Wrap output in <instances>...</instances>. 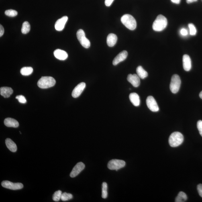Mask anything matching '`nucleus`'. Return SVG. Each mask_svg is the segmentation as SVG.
<instances>
[{
    "label": "nucleus",
    "mask_w": 202,
    "mask_h": 202,
    "mask_svg": "<svg viewBox=\"0 0 202 202\" xmlns=\"http://www.w3.org/2000/svg\"><path fill=\"white\" fill-rule=\"evenodd\" d=\"M167 20L165 17L162 15H158L153 24V30L156 32H160L165 29L167 26Z\"/></svg>",
    "instance_id": "1"
},
{
    "label": "nucleus",
    "mask_w": 202,
    "mask_h": 202,
    "mask_svg": "<svg viewBox=\"0 0 202 202\" xmlns=\"http://www.w3.org/2000/svg\"><path fill=\"white\" fill-rule=\"evenodd\" d=\"M121 20L122 23L129 30H133L136 29V21L132 15L127 14L124 15L121 17Z\"/></svg>",
    "instance_id": "2"
},
{
    "label": "nucleus",
    "mask_w": 202,
    "mask_h": 202,
    "mask_svg": "<svg viewBox=\"0 0 202 202\" xmlns=\"http://www.w3.org/2000/svg\"><path fill=\"white\" fill-rule=\"evenodd\" d=\"M184 140V137L182 133L179 132L172 133L169 137L168 142L172 147H176L181 145Z\"/></svg>",
    "instance_id": "3"
},
{
    "label": "nucleus",
    "mask_w": 202,
    "mask_h": 202,
    "mask_svg": "<svg viewBox=\"0 0 202 202\" xmlns=\"http://www.w3.org/2000/svg\"><path fill=\"white\" fill-rule=\"evenodd\" d=\"M55 79L51 76H43L39 80L37 85L41 89H46L53 87L55 85Z\"/></svg>",
    "instance_id": "4"
},
{
    "label": "nucleus",
    "mask_w": 202,
    "mask_h": 202,
    "mask_svg": "<svg viewBox=\"0 0 202 202\" xmlns=\"http://www.w3.org/2000/svg\"><path fill=\"white\" fill-rule=\"evenodd\" d=\"M181 80L177 74H174L172 76L170 84V89L172 93H177L180 89L181 85Z\"/></svg>",
    "instance_id": "5"
},
{
    "label": "nucleus",
    "mask_w": 202,
    "mask_h": 202,
    "mask_svg": "<svg viewBox=\"0 0 202 202\" xmlns=\"http://www.w3.org/2000/svg\"><path fill=\"white\" fill-rule=\"evenodd\" d=\"M78 40L82 46L85 48H89L90 46V42L85 37V33L82 29H79L76 33Z\"/></svg>",
    "instance_id": "6"
},
{
    "label": "nucleus",
    "mask_w": 202,
    "mask_h": 202,
    "mask_svg": "<svg viewBox=\"0 0 202 202\" xmlns=\"http://www.w3.org/2000/svg\"><path fill=\"white\" fill-rule=\"evenodd\" d=\"M125 166V162L124 161L114 159L109 161L107 164V167L111 170L117 171Z\"/></svg>",
    "instance_id": "7"
},
{
    "label": "nucleus",
    "mask_w": 202,
    "mask_h": 202,
    "mask_svg": "<svg viewBox=\"0 0 202 202\" xmlns=\"http://www.w3.org/2000/svg\"><path fill=\"white\" fill-rule=\"evenodd\" d=\"M1 185L4 188L13 190L21 189L23 188V184L21 183H14L7 180L2 182Z\"/></svg>",
    "instance_id": "8"
},
{
    "label": "nucleus",
    "mask_w": 202,
    "mask_h": 202,
    "mask_svg": "<svg viewBox=\"0 0 202 202\" xmlns=\"http://www.w3.org/2000/svg\"><path fill=\"white\" fill-rule=\"evenodd\" d=\"M146 103L147 106L151 111L154 112H156L159 111V108L157 103L153 97L152 96H149L147 97Z\"/></svg>",
    "instance_id": "9"
},
{
    "label": "nucleus",
    "mask_w": 202,
    "mask_h": 202,
    "mask_svg": "<svg viewBox=\"0 0 202 202\" xmlns=\"http://www.w3.org/2000/svg\"><path fill=\"white\" fill-rule=\"evenodd\" d=\"M85 167V165L83 162H79L74 167L73 170L70 173V176L73 178L78 176Z\"/></svg>",
    "instance_id": "10"
},
{
    "label": "nucleus",
    "mask_w": 202,
    "mask_h": 202,
    "mask_svg": "<svg viewBox=\"0 0 202 202\" xmlns=\"http://www.w3.org/2000/svg\"><path fill=\"white\" fill-rule=\"evenodd\" d=\"M86 87V84L84 82H81L76 86L72 92V96L76 98L81 95Z\"/></svg>",
    "instance_id": "11"
},
{
    "label": "nucleus",
    "mask_w": 202,
    "mask_h": 202,
    "mask_svg": "<svg viewBox=\"0 0 202 202\" xmlns=\"http://www.w3.org/2000/svg\"><path fill=\"white\" fill-rule=\"evenodd\" d=\"M140 78L137 74H129L127 76V79L132 84L133 87H138L140 85Z\"/></svg>",
    "instance_id": "12"
},
{
    "label": "nucleus",
    "mask_w": 202,
    "mask_h": 202,
    "mask_svg": "<svg viewBox=\"0 0 202 202\" xmlns=\"http://www.w3.org/2000/svg\"><path fill=\"white\" fill-rule=\"evenodd\" d=\"M68 18L67 16H65L58 19L55 25V28L56 30L58 31L63 30L67 21L68 20Z\"/></svg>",
    "instance_id": "13"
},
{
    "label": "nucleus",
    "mask_w": 202,
    "mask_h": 202,
    "mask_svg": "<svg viewBox=\"0 0 202 202\" xmlns=\"http://www.w3.org/2000/svg\"><path fill=\"white\" fill-rule=\"evenodd\" d=\"M128 56V52L126 51H123L119 53L115 57L113 61V64L116 66L120 62L123 61L126 59Z\"/></svg>",
    "instance_id": "14"
},
{
    "label": "nucleus",
    "mask_w": 202,
    "mask_h": 202,
    "mask_svg": "<svg viewBox=\"0 0 202 202\" xmlns=\"http://www.w3.org/2000/svg\"><path fill=\"white\" fill-rule=\"evenodd\" d=\"M183 64L184 69L186 71H189L192 67L191 60L190 57L187 54L184 55L183 57Z\"/></svg>",
    "instance_id": "15"
},
{
    "label": "nucleus",
    "mask_w": 202,
    "mask_h": 202,
    "mask_svg": "<svg viewBox=\"0 0 202 202\" xmlns=\"http://www.w3.org/2000/svg\"><path fill=\"white\" fill-rule=\"evenodd\" d=\"M54 54L55 57L61 60H64L68 57V54L65 51L57 49L54 52Z\"/></svg>",
    "instance_id": "16"
},
{
    "label": "nucleus",
    "mask_w": 202,
    "mask_h": 202,
    "mask_svg": "<svg viewBox=\"0 0 202 202\" xmlns=\"http://www.w3.org/2000/svg\"><path fill=\"white\" fill-rule=\"evenodd\" d=\"M5 126L9 127L17 128L19 125V123L15 119L10 117L6 118L4 121Z\"/></svg>",
    "instance_id": "17"
},
{
    "label": "nucleus",
    "mask_w": 202,
    "mask_h": 202,
    "mask_svg": "<svg viewBox=\"0 0 202 202\" xmlns=\"http://www.w3.org/2000/svg\"><path fill=\"white\" fill-rule=\"evenodd\" d=\"M129 99L131 103L135 106H138L140 105V97L136 93H131L129 95Z\"/></svg>",
    "instance_id": "18"
},
{
    "label": "nucleus",
    "mask_w": 202,
    "mask_h": 202,
    "mask_svg": "<svg viewBox=\"0 0 202 202\" xmlns=\"http://www.w3.org/2000/svg\"><path fill=\"white\" fill-rule=\"evenodd\" d=\"M13 93V90L10 87H2L0 89V94L4 98H8Z\"/></svg>",
    "instance_id": "19"
},
{
    "label": "nucleus",
    "mask_w": 202,
    "mask_h": 202,
    "mask_svg": "<svg viewBox=\"0 0 202 202\" xmlns=\"http://www.w3.org/2000/svg\"><path fill=\"white\" fill-rule=\"evenodd\" d=\"M117 36L116 35L110 33L107 37V44L108 46L110 47H113L116 44L117 41Z\"/></svg>",
    "instance_id": "20"
},
{
    "label": "nucleus",
    "mask_w": 202,
    "mask_h": 202,
    "mask_svg": "<svg viewBox=\"0 0 202 202\" xmlns=\"http://www.w3.org/2000/svg\"><path fill=\"white\" fill-rule=\"evenodd\" d=\"M6 145L7 148L12 152H15L17 150L16 144L10 139L7 138L5 140Z\"/></svg>",
    "instance_id": "21"
},
{
    "label": "nucleus",
    "mask_w": 202,
    "mask_h": 202,
    "mask_svg": "<svg viewBox=\"0 0 202 202\" xmlns=\"http://www.w3.org/2000/svg\"><path fill=\"white\" fill-rule=\"evenodd\" d=\"M136 72L139 77L142 79H144L148 76V72L141 66H139L137 68Z\"/></svg>",
    "instance_id": "22"
},
{
    "label": "nucleus",
    "mask_w": 202,
    "mask_h": 202,
    "mask_svg": "<svg viewBox=\"0 0 202 202\" xmlns=\"http://www.w3.org/2000/svg\"><path fill=\"white\" fill-rule=\"evenodd\" d=\"M33 69L30 67H25L21 68L20 73L24 76H29L32 73Z\"/></svg>",
    "instance_id": "23"
},
{
    "label": "nucleus",
    "mask_w": 202,
    "mask_h": 202,
    "mask_svg": "<svg viewBox=\"0 0 202 202\" xmlns=\"http://www.w3.org/2000/svg\"><path fill=\"white\" fill-rule=\"evenodd\" d=\"M187 195L185 193L183 192H180L178 193L177 197H176L175 202H185L187 199Z\"/></svg>",
    "instance_id": "24"
},
{
    "label": "nucleus",
    "mask_w": 202,
    "mask_h": 202,
    "mask_svg": "<svg viewBox=\"0 0 202 202\" xmlns=\"http://www.w3.org/2000/svg\"><path fill=\"white\" fill-rule=\"evenodd\" d=\"M30 30V25L28 22L25 21L23 23L22 28H21V32L23 34H26L29 32Z\"/></svg>",
    "instance_id": "25"
},
{
    "label": "nucleus",
    "mask_w": 202,
    "mask_h": 202,
    "mask_svg": "<svg viewBox=\"0 0 202 202\" xmlns=\"http://www.w3.org/2000/svg\"><path fill=\"white\" fill-rule=\"evenodd\" d=\"M107 185L106 182H103L102 185V197L104 199L107 197Z\"/></svg>",
    "instance_id": "26"
},
{
    "label": "nucleus",
    "mask_w": 202,
    "mask_h": 202,
    "mask_svg": "<svg viewBox=\"0 0 202 202\" xmlns=\"http://www.w3.org/2000/svg\"><path fill=\"white\" fill-rule=\"evenodd\" d=\"M62 195V192L60 191V190H58V191L55 192L52 196L53 200L54 201L58 202L61 199Z\"/></svg>",
    "instance_id": "27"
},
{
    "label": "nucleus",
    "mask_w": 202,
    "mask_h": 202,
    "mask_svg": "<svg viewBox=\"0 0 202 202\" xmlns=\"http://www.w3.org/2000/svg\"><path fill=\"white\" fill-rule=\"evenodd\" d=\"M73 198V195L70 193H64L62 194L61 199L63 201H66L69 200Z\"/></svg>",
    "instance_id": "28"
},
{
    "label": "nucleus",
    "mask_w": 202,
    "mask_h": 202,
    "mask_svg": "<svg viewBox=\"0 0 202 202\" xmlns=\"http://www.w3.org/2000/svg\"><path fill=\"white\" fill-rule=\"evenodd\" d=\"M5 13L7 16L11 17L16 16L18 14L17 12L13 9L7 10L5 11Z\"/></svg>",
    "instance_id": "29"
},
{
    "label": "nucleus",
    "mask_w": 202,
    "mask_h": 202,
    "mask_svg": "<svg viewBox=\"0 0 202 202\" xmlns=\"http://www.w3.org/2000/svg\"><path fill=\"white\" fill-rule=\"evenodd\" d=\"M188 26L189 28L190 34L192 36L195 35L197 33V30H196L195 25L192 23H190L188 25Z\"/></svg>",
    "instance_id": "30"
},
{
    "label": "nucleus",
    "mask_w": 202,
    "mask_h": 202,
    "mask_svg": "<svg viewBox=\"0 0 202 202\" xmlns=\"http://www.w3.org/2000/svg\"><path fill=\"white\" fill-rule=\"evenodd\" d=\"M16 99L18 100L19 101L20 103L24 104L26 103V100L24 96L23 95L17 96Z\"/></svg>",
    "instance_id": "31"
},
{
    "label": "nucleus",
    "mask_w": 202,
    "mask_h": 202,
    "mask_svg": "<svg viewBox=\"0 0 202 202\" xmlns=\"http://www.w3.org/2000/svg\"><path fill=\"white\" fill-rule=\"evenodd\" d=\"M197 127L200 134L202 137V121L199 120L197 123Z\"/></svg>",
    "instance_id": "32"
},
{
    "label": "nucleus",
    "mask_w": 202,
    "mask_h": 202,
    "mask_svg": "<svg viewBox=\"0 0 202 202\" xmlns=\"http://www.w3.org/2000/svg\"><path fill=\"white\" fill-rule=\"evenodd\" d=\"M197 190L199 195L202 198V184H199L197 186Z\"/></svg>",
    "instance_id": "33"
},
{
    "label": "nucleus",
    "mask_w": 202,
    "mask_h": 202,
    "mask_svg": "<svg viewBox=\"0 0 202 202\" xmlns=\"http://www.w3.org/2000/svg\"><path fill=\"white\" fill-rule=\"evenodd\" d=\"M114 0H105V4L107 7H110L113 3Z\"/></svg>",
    "instance_id": "34"
},
{
    "label": "nucleus",
    "mask_w": 202,
    "mask_h": 202,
    "mask_svg": "<svg viewBox=\"0 0 202 202\" xmlns=\"http://www.w3.org/2000/svg\"><path fill=\"white\" fill-rule=\"evenodd\" d=\"M180 33L183 36H185L188 34V31L185 29H182L180 31Z\"/></svg>",
    "instance_id": "35"
},
{
    "label": "nucleus",
    "mask_w": 202,
    "mask_h": 202,
    "mask_svg": "<svg viewBox=\"0 0 202 202\" xmlns=\"http://www.w3.org/2000/svg\"><path fill=\"white\" fill-rule=\"evenodd\" d=\"M4 33V29L3 26V25H0V36L1 37Z\"/></svg>",
    "instance_id": "36"
},
{
    "label": "nucleus",
    "mask_w": 202,
    "mask_h": 202,
    "mask_svg": "<svg viewBox=\"0 0 202 202\" xmlns=\"http://www.w3.org/2000/svg\"><path fill=\"white\" fill-rule=\"evenodd\" d=\"M180 1H181V0H171L172 3L176 4H177L180 3Z\"/></svg>",
    "instance_id": "37"
},
{
    "label": "nucleus",
    "mask_w": 202,
    "mask_h": 202,
    "mask_svg": "<svg viewBox=\"0 0 202 202\" xmlns=\"http://www.w3.org/2000/svg\"><path fill=\"white\" fill-rule=\"evenodd\" d=\"M197 0H186V2L188 3H190L197 1Z\"/></svg>",
    "instance_id": "38"
},
{
    "label": "nucleus",
    "mask_w": 202,
    "mask_h": 202,
    "mask_svg": "<svg viewBox=\"0 0 202 202\" xmlns=\"http://www.w3.org/2000/svg\"><path fill=\"white\" fill-rule=\"evenodd\" d=\"M199 97L202 99V91L199 93Z\"/></svg>",
    "instance_id": "39"
}]
</instances>
